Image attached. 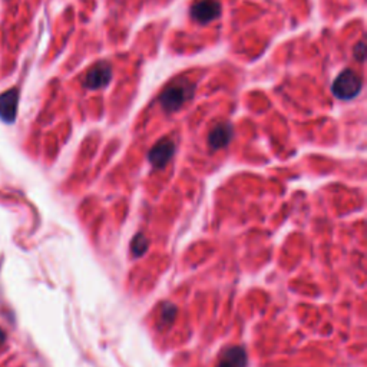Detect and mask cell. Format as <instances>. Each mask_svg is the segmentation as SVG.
Returning <instances> with one entry per match:
<instances>
[{"mask_svg":"<svg viewBox=\"0 0 367 367\" xmlns=\"http://www.w3.org/2000/svg\"><path fill=\"white\" fill-rule=\"evenodd\" d=\"M174 152H175L174 141L163 138L152 146V150L148 154V161L151 162L152 167L163 168L174 157Z\"/></svg>","mask_w":367,"mask_h":367,"instance_id":"5b68a950","label":"cell"},{"mask_svg":"<svg viewBox=\"0 0 367 367\" xmlns=\"http://www.w3.org/2000/svg\"><path fill=\"white\" fill-rule=\"evenodd\" d=\"M195 85L188 81H177L163 89L159 103L167 112H175L194 97Z\"/></svg>","mask_w":367,"mask_h":367,"instance_id":"6da1fadb","label":"cell"},{"mask_svg":"<svg viewBox=\"0 0 367 367\" xmlns=\"http://www.w3.org/2000/svg\"><path fill=\"white\" fill-rule=\"evenodd\" d=\"M221 13V3L218 0H198L191 6V16L199 23H210Z\"/></svg>","mask_w":367,"mask_h":367,"instance_id":"277c9868","label":"cell"},{"mask_svg":"<svg viewBox=\"0 0 367 367\" xmlns=\"http://www.w3.org/2000/svg\"><path fill=\"white\" fill-rule=\"evenodd\" d=\"M177 316V308L175 306L171 304H165L161 310V321L163 326H170Z\"/></svg>","mask_w":367,"mask_h":367,"instance_id":"30bf717a","label":"cell"},{"mask_svg":"<svg viewBox=\"0 0 367 367\" xmlns=\"http://www.w3.org/2000/svg\"><path fill=\"white\" fill-rule=\"evenodd\" d=\"M19 89L12 88L0 94V119L6 123H13L17 115V103H19Z\"/></svg>","mask_w":367,"mask_h":367,"instance_id":"8992f818","label":"cell"},{"mask_svg":"<svg viewBox=\"0 0 367 367\" xmlns=\"http://www.w3.org/2000/svg\"><path fill=\"white\" fill-rule=\"evenodd\" d=\"M232 126L228 122L218 123L208 135V143L212 150H221L232 139Z\"/></svg>","mask_w":367,"mask_h":367,"instance_id":"52a82bcc","label":"cell"},{"mask_svg":"<svg viewBox=\"0 0 367 367\" xmlns=\"http://www.w3.org/2000/svg\"><path fill=\"white\" fill-rule=\"evenodd\" d=\"M132 252L135 257H141L146 252V250H148V240L142 235V234H138L135 235V238L132 240Z\"/></svg>","mask_w":367,"mask_h":367,"instance_id":"9c48e42d","label":"cell"},{"mask_svg":"<svg viewBox=\"0 0 367 367\" xmlns=\"http://www.w3.org/2000/svg\"><path fill=\"white\" fill-rule=\"evenodd\" d=\"M361 88H363L361 78L357 75L355 70L346 69L336 78V81L332 86V92L335 94V97L339 99L350 101L360 94Z\"/></svg>","mask_w":367,"mask_h":367,"instance_id":"7a4b0ae2","label":"cell"},{"mask_svg":"<svg viewBox=\"0 0 367 367\" xmlns=\"http://www.w3.org/2000/svg\"><path fill=\"white\" fill-rule=\"evenodd\" d=\"M112 75L114 72L111 65L108 62H98L88 70L83 85L90 90H98L109 85L112 81Z\"/></svg>","mask_w":367,"mask_h":367,"instance_id":"3957f363","label":"cell"},{"mask_svg":"<svg viewBox=\"0 0 367 367\" xmlns=\"http://www.w3.org/2000/svg\"><path fill=\"white\" fill-rule=\"evenodd\" d=\"M353 54H355V59H357L359 62H363L366 58V43L363 41H360L355 49H353Z\"/></svg>","mask_w":367,"mask_h":367,"instance_id":"8fae6325","label":"cell"},{"mask_svg":"<svg viewBox=\"0 0 367 367\" xmlns=\"http://www.w3.org/2000/svg\"><path fill=\"white\" fill-rule=\"evenodd\" d=\"M217 367H247V353L243 347H232L219 359Z\"/></svg>","mask_w":367,"mask_h":367,"instance_id":"ba28073f","label":"cell"},{"mask_svg":"<svg viewBox=\"0 0 367 367\" xmlns=\"http://www.w3.org/2000/svg\"><path fill=\"white\" fill-rule=\"evenodd\" d=\"M5 340H6V335H5V332H3V330H2V328H0V347H2V346H3Z\"/></svg>","mask_w":367,"mask_h":367,"instance_id":"7c38bea8","label":"cell"}]
</instances>
